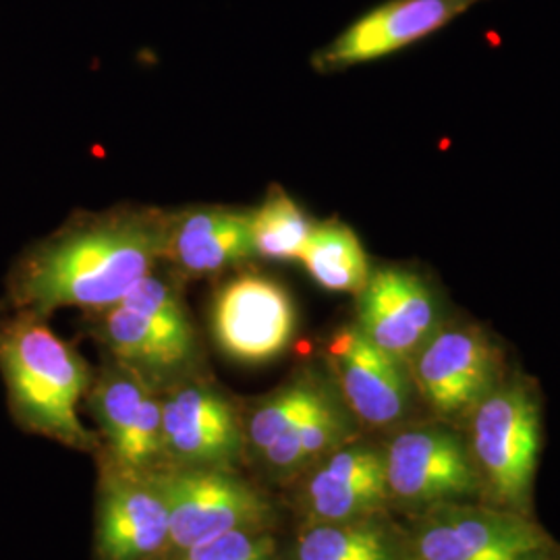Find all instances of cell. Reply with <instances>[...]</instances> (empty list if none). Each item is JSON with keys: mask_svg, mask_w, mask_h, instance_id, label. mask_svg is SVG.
Returning <instances> with one entry per match:
<instances>
[{"mask_svg": "<svg viewBox=\"0 0 560 560\" xmlns=\"http://www.w3.org/2000/svg\"><path fill=\"white\" fill-rule=\"evenodd\" d=\"M164 235L166 221L141 212L80 226L25 261L18 303L40 318L59 307L102 312L152 275L164 258Z\"/></svg>", "mask_w": 560, "mask_h": 560, "instance_id": "1", "label": "cell"}, {"mask_svg": "<svg viewBox=\"0 0 560 560\" xmlns=\"http://www.w3.org/2000/svg\"><path fill=\"white\" fill-rule=\"evenodd\" d=\"M0 372L23 430L75 451H101L98 434L80 420L92 372L78 349L55 335L40 316L21 312L0 324Z\"/></svg>", "mask_w": 560, "mask_h": 560, "instance_id": "2", "label": "cell"}, {"mask_svg": "<svg viewBox=\"0 0 560 560\" xmlns=\"http://www.w3.org/2000/svg\"><path fill=\"white\" fill-rule=\"evenodd\" d=\"M480 481L481 502L534 515V486L544 444L538 384L506 372L459 425Z\"/></svg>", "mask_w": 560, "mask_h": 560, "instance_id": "3", "label": "cell"}, {"mask_svg": "<svg viewBox=\"0 0 560 560\" xmlns=\"http://www.w3.org/2000/svg\"><path fill=\"white\" fill-rule=\"evenodd\" d=\"M96 335L113 360L156 388L187 378L198 361V337L179 291L148 275L119 303L102 310Z\"/></svg>", "mask_w": 560, "mask_h": 560, "instance_id": "4", "label": "cell"}, {"mask_svg": "<svg viewBox=\"0 0 560 560\" xmlns=\"http://www.w3.org/2000/svg\"><path fill=\"white\" fill-rule=\"evenodd\" d=\"M381 442L393 515L481 502L480 481L457 425L425 416L382 434Z\"/></svg>", "mask_w": 560, "mask_h": 560, "instance_id": "5", "label": "cell"}, {"mask_svg": "<svg viewBox=\"0 0 560 560\" xmlns=\"http://www.w3.org/2000/svg\"><path fill=\"white\" fill-rule=\"evenodd\" d=\"M168 509V548L164 559L233 529L275 527L277 506L235 467H173L150 474ZM162 559V560H164Z\"/></svg>", "mask_w": 560, "mask_h": 560, "instance_id": "6", "label": "cell"}, {"mask_svg": "<svg viewBox=\"0 0 560 560\" xmlns=\"http://www.w3.org/2000/svg\"><path fill=\"white\" fill-rule=\"evenodd\" d=\"M400 560H521L555 540L536 517L448 502L400 517Z\"/></svg>", "mask_w": 560, "mask_h": 560, "instance_id": "7", "label": "cell"}, {"mask_svg": "<svg viewBox=\"0 0 560 560\" xmlns=\"http://www.w3.org/2000/svg\"><path fill=\"white\" fill-rule=\"evenodd\" d=\"M420 405L430 418L460 421L504 378L501 347L469 322H442L409 361Z\"/></svg>", "mask_w": 560, "mask_h": 560, "instance_id": "8", "label": "cell"}, {"mask_svg": "<svg viewBox=\"0 0 560 560\" xmlns=\"http://www.w3.org/2000/svg\"><path fill=\"white\" fill-rule=\"evenodd\" d=\"M324 361L340 399L365 434L382 436L420 418L409 365L365 339L355 324L330 335Z\"/></svg>", "mask_w": 560, "mask_h": 560, "instance_id": "9", "label": "cell"}, {"mask_svg": "<svg viewBox=\"0 0 560 560\" xmlns=\"http://www.w3.org/2000/svg\"><path fill=\"white\" fill-rule=\"evenodd\" d=\"M88 399L98 423L104 465L133 476H148L164 465L162 400L154 384L113 360L92 381Z\"/></svg>", "mask_w": 560, "mask_h": 560, "instance_id": "10", "label": "cell"}, {"mask_svg": "<svg viewBox=\"0 0 560 560\" xmlns=\"http://www.w3.org/2000/svg\"><path fill=\"white\" fill-rule=\"evenodd\" d=\"M287 488L300 525L390 513L381 436L361 434L345 442Z\"/></svg>", "mask_w": 560, "mask_h": 560, "instance_id": "11", "label": "cell"}, {"mask_svg": "<svg viewBox=\"0 0 560 560\" xmlns=\"http://www.w3.org/2000/svg\"><path fill=\"white\" fill-rule=\"evenodd\" d=\"M161 400L164 465L237 467L245 459L243 413L217 386L187 376Z\"/></svg>", "mask_w": 560, "mask_h": 560, "instance_id": "12", "label": "cell"}, {"mask_svg": "<svg viewBox=\"0 0 560 560\" xmlns=\"http://www.w3.org/2000/svg\"><path fill=\"white\" fill-rule=\"evenodd\" d=\"M298 330L291 295L277 280L241 275L212 301V335L222 353L240 363H266L287 351Z\"/></svg>", "mask_w": 560, "mask_h": 560, "instance_id": "13", "label": "cell"}, {"mask_svg": "<svg viewBox=\"0 0 560 560\" xmlns=\"http://www.w3.org/2000/svg\"><path fill=\"white\" fill-rule=\"evenodd\" d=\"M486 0H386L314 55L320 71H340L399 52L430 38Z\"/></svg>", "mask_w": 560, "mask_h": 560, "instance_id": "14", "label": "cell"}, {"mask_svg": "<svg viewBox=\"0 0 560 560\" xmlns=\"http://www.w3.org/2000/svg\"><path fill=\"white\" fill-rule=\"evenodd\" d=\"M442 322L436 293L411 270L381 268L358 293L353 324L365 339L407 365Z\"/></svg>", "mask_w": 560, "mask_h": 560, "instance_id": "15", "label": "cell"}, {"mask_svg": "<svg viewBox=\"0 0 560 560\" xmlns=\"http://www.w3.org/2000/svg\"><path fill=\"white\" fill-rule=\"evenodd\" d=\"M96 560H162L168 509L152 476L122 474L102 463Z\"/></svg>", "mask_w": 560, "mask_h": 560, "instance_id": "16", "label": "cell"}, {"mask_svg": "<svg viewBox=\"0 0 560 560\" xmlns=\"http://www.w3.org/2000/svg\"><path fill=\"white\" fill-rule=\"evenodd\" d=\"M252 256L249 212L201 208L166 221L164 260L187 275H214Z\"/></svg>", "mask_w": 560, "mask_h": 560, "instance_id": "17", "label": "cell"}, {"mask_svg": "<svg viewBox=\"0 0 560 560\" xmlns=\"http://www.w3.org/2000/svg\"><path fill=\"white\" fill-rule=\"evenodd\" d=\"M339 397V390L328 372H320L316 368L301 370L291 381L256 400V405L243 413L245 457L252 460L260 457L280 436L310 420Z\"/></svg>", "mask_w": 560, "mask_h": 560, "instance_id": "18", "label": "cell"}, {"mask_svg": "<svg viewBox=\"0 0 560 560\" xmlns=\"http://www.w3.org/2000/svg\"><path fill=\"white\" fill-rule=\"evenodd\" d=\"M365 434L360 423L349 413L342 399L326 405L316 416L303 421L272 446H268L256 463L261 474L279 486H289L328 453Z\"/></svg>", "mask_w": 560, "mask_h": 560, "instance_id": "19", "label": "cell"}, {"mask_svg": "<svg viewBox=\"0 0 560 560\" xmlns=\"http://www.w3.org/2000/svg\"><path fill=\"white\" fill-rule=\"evenodd\" d=\"M287 560H400V521L393 513L298 525Z\"/></svg>", "mask_w": 560, "mask_h": 560, "instance_id": "20", "label": "cell"}, {"mask_svg": "<svg viewBox=\"0 0 560 560\" xmlns=\"http://www.w3.org/2000/svg\"><path fill=\"white\" fill-rule=\"evenodd\" d=\"M300 261L307 275L330 293L358 295L372 275L360 237L340 222L314 226Z\"/></svg>", "mask_w": 560, "mask_h": 560, "instance_id": "21", "label": "cell"}, {"mask_svg": "<svg viewBox=\"0 0 560 560\" xmlns=\"http://www.w3.org/2000/svg\"><path fill=\"white\" fill-rule=\"evenodd\" d=\"M314 222L282 189H272L256 212H249L254 256L266 260H300Z\"/></svg>", "mask_w": 560, "mask_h": 560, "instance_id": "22", "label": "cell"}, {"mask_svg": "<svg viewBox=\"0 0 560 560\" xmlns=\"http://www.w3.org/2000/svg\"><path fill=\"white\" fill-rule=\"evenodd\" d=\"M164 560H287L272 527H245L200 541Z\"/></svg>", "mask_w": 560, "mask_h": 560, "instance_id": "23", "label": "cell"}, {"mask_svg": "<svg viewBox=\"0 0 560 560\" xmlns=\"http://www.w3.org/2000/svg\"><path fill=\"white\" fill-rule=\"evenodd\" d=\"M521 560H560V544L552 540L550 544L541 546V548L532 550L529 555H525Z\"/></svg>", "mask_w": 560, "mask_h": 560, "instance_id": "24", "label": "cell"}]
</instances>
